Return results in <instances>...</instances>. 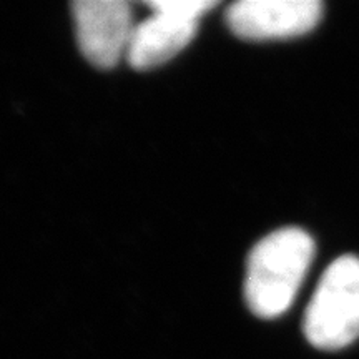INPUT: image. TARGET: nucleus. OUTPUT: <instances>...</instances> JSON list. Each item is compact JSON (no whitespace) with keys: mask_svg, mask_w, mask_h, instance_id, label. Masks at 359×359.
<instances>
[{"mask_svg":"<svg viewBox=\"0 0 359 359\" xmlns=\"http://www.w3.org/2000/svg\"><path fill=\"white\" fill-rule=\"evenodd\" d=\"M314 257V241L299 228H283L251 250L245 298L259 318L281 316L294 302Z\"/></svg>","mask_w":359,"mask_h":359,"instance_id":"nucleus-1","label":"nucleus"},{"mask_svg":"<svg viewBox=\"0 0 359 359\" xmlns=\"http://www.w3.org/2000/svg\"><path fill=\"white\" fill-rule=\"evenodd\" d=\"M304 334L314 348L341 349L359 338V259L331 263L304 314Z\"/></svg>","mask_w":359,"mask_h":359,"instance_id":"nucleus-2","label":"nucleus"},{"mask_svg":"<svg viewBox=\"0 0 359 359\" xmlns=\"http://www.w3.org/2000/svg\"><path fill=\"white\" fill-rule=\"evenodd\" d=\"M198 30V20L151 11L147 20L135 25L127 50L128 64L137 70L158 67L182 52Z\"/></svg>","mask_w":359,"mask_h":359,"instance_id":"nucleus-5","label":"nucleus"},{"mask_svg":"<svg viewBox=\"0 0 359 359\" xmlns=\"http://www.w3.org/2000/svg\"><path fill=\"white\" fill-rule=\"evenodd\" d=\"M148 7L151 11H167L175 15L200 20L203 13L217 7V2H212V0H156V2H148Z\"/></svg>","mask_w":359,"mask_h":359,"instance_id":"nucleus-6","label":"nucleus"},{"mask_svg":"<svg viewBox=\"0 0 359 359\" xmlns=\"http://www.w3.org/2000/svg\"><path fill=\"white\" fill-rule=\"evenodd\" d=\"M77 42L98 69H111L127 57L133 34L132 8L125 0H77L72 4Z\"/></svg>","mask_w":359,"mask_h":359,"instance_id":"nucleus-3","label":"nucleus"},{"mask_svg":"<svg viewBox=\"0 0 359 359\" xmlns=\"http://www.w3.org/2000/svg\"><path fill=\"white\" fill-rule=\"evenodd\" d=\"M321 15L318 0H240L228 8L226 22L236 37L273 40L308 34Z\"/></svg>","mask_w":359,"mask_h":359,"instance_id":"nucleus-4","label":"nucleus"}]
</instances>
